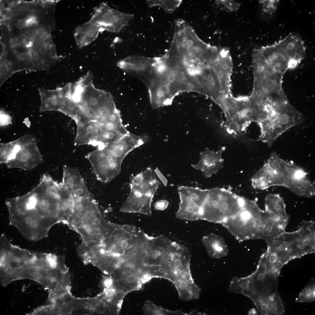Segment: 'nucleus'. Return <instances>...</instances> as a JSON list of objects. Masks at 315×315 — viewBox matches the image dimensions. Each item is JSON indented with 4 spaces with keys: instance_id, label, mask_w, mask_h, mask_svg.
Listing matches in <instances>:
<instances>
[{
    "instance_id": "9d476101",
    "label": "nucleus",
    "mask_w": 315,
    "mask_h": 315,
    "mask_svg": "<svg viewBox=\"0 0 315 315\" xmlns=\"http://www.w3.org/2000/svg\"><path fill=\"white\" fill-rule=\"evenodd\" d=\"M285 177L280 162L270 159L253 176L251 182L255 189L265 190L273 186L284 187Z\"/></svg>"
},
{
    "instance_id": "c756f323",
    "label": "nucleus",
    "mask_w": 315,
    "mask_h": 315,
    "mask_svg": "<svg viewBox=\"0 0 315 315\" xmlns=\"http://www.w3.org/2000/svg\"><path fill=\"white\" fill-rule=\"evenodd\" d=\"M279 1V0H261L260 2L263 11L266 13L271 15L276 10Z\"/></svg>"
},
{
    "instance_id": "4be33fe9",
    "label": "nucleus",
    "mask_w": 315,
    "mask_h": 315,
    "mask_svg": "<svg viewBox=\"0 0 315 315\" xmlns=\"http://www.w3.org/2000/svg\"><path fill=\"white\" fill-rule=\"evenodd\" d=\"M174 284L180 299L188 301L197 300L200 297L201 289L194 282H178Z\"/></svg>"
},
{
    "instance_id": "2eb2a0df",
    "label": "nucleus",
    "mask_w": 315,
    "mask_h": 315,
    "mask_svg": "<svg viewBox=\"0 0 315 315\" xmlns=\"http://www.w3.org/2000/svg\"><path fill=\"white\" fill-rule=\"evenodd\" d=\"M225 149V146L216 151L206 148L200 153V159L196 167L202 170L206 177L210 176L223 167L224 160L221 155Z\"/></svg>"
},
{
    "instance_id": "7ed1b4c3",
    "label": "nucleus",
    "mask_w": 315,
    "mask_h": 315,
    "mask_svg": "<svg viewBox=\"0 0 315 315\" xmlns=\"http://www.w3.org/2000/svg\"><path fill=\"white\" fill-rule=\"evenodd\" d=\"M75 201L74 212L66 224L80 235L82 242L104 243L115 230V225L104 218L92 194Z\"/></svg>"
},
{
    "instance_id": "f257e3e1",
    "label": "nucleus",
    "mask_w": 315,
    "mask_h": 315,
    "mask_svg": "<svg viewBox=\"0 0 315 315\" xmlns=\"http://www.w3.org/2000/svg\"><path fill=\"white\" fill-rule=\"evenodd\" d=\"M10 224L15 227L27 239L37 241L48 236L60 217L36 194L8 201Z\"/></svg>"
},
{
    "instance_id": "a19ab883",
    "label": "nucleus",
    "mask_w": 315,
    "mask_h": 315,
    "mask_svg": "<svg viewBox=\"0 0 315 315\" xmlns=\"http://www.w3.org/2000/svg\"><path fill=\"white\" fill-rule=\"evenodd\" d=\"M156 208L161 209L164 208L165 206V203L163 201H160L157 202L155 205Z\"/></svg>"
},
{
    "instance_id": "9b49d317",
    "label": "nucleus",
    "mask_w": 315,
    "mask_h": 315,
    "mask_svg": "<svg viewBox=\"0 0 315 315\" xmlns=\"http://www.w3.org/2000/svg\"><path fill=\"white\" fill-rule=\"evenodd\" d=\"M97 180L109 182L121 172V169L108 157L104 148H98L86 156Z\"/></svg>"
},
{
    "instance_id": "6e6552de",
    "label": "nucleus",
    "mask_w": 315,
    "mask_h": 315,
    "mask_svg": "<svg viewBox=\"0 0 315 315\" xmlns=\"http://www.w3.org/2000/svg\"><path fill=\"white\" fill-rule=\"evenodd\" d=\"M132 14L123 13L102 2L96 9L90 20L98 24L102 31L119 33L133 18Z\"/></svg>"
},
{
    "instance_id": "e433bc0d",
    "label": "nucleus",
    "mask_w": 315,
    "mask_h": 315,
    "mask_svg": "<svg viewBox=\"0 0 315 315\" xmlns=\"http://www.w3.org/2000/svg\"><path fill=\"white\" fill-rule=\"evenodd\" d=\"M26 20L27 27L31 26L36 22V18L34 16H29Z\"/></svg>"
},
{
    "instance_id": "ddd939ff",
    "label": "nucleus",
    "mask_w": 315,
    "mask_h": 315,
    "mask_svg": "<svg viewBox=\"0 0 315 315\" xmlns=\"http://www.w3.org/2000/svg\"><path fill=\"white\" fill-rule=\"evenodd\" d=\"M61 185L64 191L74 198L85 196L89 193L77 168L64 166L62 183Z\"/></svg>"
},
{
    "instance_id": "5fc2aeb1",
    "label": "nucleus",
    "mask_w": 315,
    "mask_h": 315,
    "mask_svg": "<svg viewBox=\"0 0 315 315\" xmlns=\"http://www.w3.org/2000/svg\"><path fill=\"white\" fill-rule=\"evenodd\" d=\"M32 45L33 43L32 42H29L26 44V46L27 48L30 47L32 46Z\"/></svg>"
},
{
    "instance_id": "5701e85b",
    "label": "nucleus",
    "mask_w": 315,
    "mask_h": 315,
    "mask_svg": "<svg viewBox=\"0 0 315 315\" xmlns=\"http://www.w3.org/2000/svg\"><path fill=\"white\" fill-rule=\"evenodd\" d=\"M289 189L300 196L311 197L315 195L314 185L307 176L293 183Z\"/></svg>"
},
{
    "instance_id": "412c9836",
    "label": "nucleus",
    "mask_w": 315,
    "mask_h": 315,
    "mask_svg": "<svg viewBox=\"0 0 315 315\" xmlns=\"http://www.w3.org/2000/svg\"><path fill=\"white\" fill-rule=\"evenodd\" d=\"M281 162L285 177L284 187L289 189L293 183L307 177L305 171L293 162L281 158Z\"/></svg>"
},
{
    "instance_id": "4c0bfd02",
    "label": "nucleus",
    "mask_w": 315,
    "mask_h": 315,
    "mask_svg": "<svg viewBox=\"0 0 315 315\" xmlns=\"http://www.w3.org/2000/svg\"><path fill=\"white\" fill-rule=\"evenodd\" d=\"M133 269V266L130 264H126L124 265L123 267V271L126 273L130 272Z\"/></svg>"
},
{
    "instance_id": "b1692460",
    "label": "nucleus",
    "mask_w": 315,
    "mask_h": 315,
    "mask_svg": "<svg viewBox=\"0 0 315 315\" xmlns=\"http://www.w3.org/2000/svg\"><path fill=\"white\" fill-rule=\"evenodd\" d=\"M315 300V281L314 278L311 279L307 284L299 293L295 299L298 302H314Z\"/></svg>"
},
{
    "instance_id": "393cba45",
    "label": "nucleus",
    "mask_w": 315,
    "mask_h": 315,
    "mask_svg": "<svg viewBox=\"0 0 315 315\" xmlns=\"http://www.w3.org/2000/svg\"><path fill=\"white\" fill-rule=\"evenodd\" d=\"M145 313L146 314L154 315H188L181 310L172 311L158 306L150 301H147L146 304Z\"/></svg>"
},
{
    "instance_id": "603ef678",
    "label": "nucleus",
    "mask_w": 315,
    "mask_h": 315,
    "mask_svg": "<svg viewBox=\"0 0 315 315\" xmlns=\"http://www.w3.org/2000/svg\"><path fill=\"white\" fill-rule=\"evenodd\" d=\"M21 7L19 5H15L14 7V9L15 11H19L21 9Z\"/></svg>"
},
{
    "instance_id": "a878e982",
    "label": "nucleus",
    "mask_w": 315,
    "mask_h": 315,
    "mask_svg": "<svg viewBox=\"0 0 315 315\" xmlns=\"http://www.w3.org/2000/svg\"><path fill=\"white\" fill-rule=\"evenodd\" d=\"M153 277H160L172 283L173 277L170 267L166 265H150L148 272Z\"/></svg>"
},
{
    "instance_id": "37998d69",
    "label": "nucleus",
    "mask_w": 315,
    "mask_h": 315,
    "mask_svg": "<svg viewBox=\"0 0 315 315\" xmlns=\"http://www.w3.org/2000/svg\"><path fill=\"white\" fill-rule=\"evenodd\" d=\"M120 246L121 248L123 249H126L128 248V243L125 241H122L120 244Z\"/></svg>"
},
{
    "instance_id": "58836bf2",
    "label": "nucleus",
    "mask_w": 315,
    "mask_h": 315,
    "mask_svg": "<svg viewBox=\"0 0 315 315\" xmlns=\"http://www.w3.org/2000/svg\"><path fill=\"white\" fill-rule=\"evenodd\" d=\"M18 26L20 28H22L27 27L26 20H19L18 22Z\"/></svg>"
},
{
    "instance_id": "39448f33",
    "label": "nucleus",
    "mask_w": 315,
    "mask_h": 315,
    "mask_svg": "<svg viewBox=\"0 0 315 315\" xmlns=\"http://www.w3.org/2000/svg\"><path fill=\"white\" fill-rule=\"evenodd\" d=\"M158 184L152 169L149 168L131 176L130 193L120 211L151 216V204Z\"/></svg>"
},
{
    "instance_id": "f8f14e48",
    "label": "nucleus",
    "mask_w": 315,
    "mask_h": 315,
    "mask_svg": "<svg viewBox=\"0 0 315 315\" xmlns=\"http://www.w3.org/2000/svg\"><path fill=\"white\" fill-rule=\"evenodd\" d=\"M191 255L189 249L179 244L169 264L172 274V283L175 282H193L190 269Z\"/></svg>"
},
{
    "instance_id": "72a5a7b5",
    "label": "nucleus",
    "mask_w": 315,
    "mask_h": 315,
    "mask_svg": "<svg viewBox=\"0 0 315 315\" xmlns=\"http://www.w3.org/2000/svg\"><path fill=\"white\" fill-rule=\"evenodd\" d=\"M126 282L129 284L132 285L135 284L137 280L136 276L133 274H129L125 279Z\"/></svg>"
},
{
    "instance_id": "f03ea898",
    "label": "nucleus",
    "mask_w": 315,
    "mask_h": 315,
    "mask_svg": "<svg viewBox=\"0 0 315 315\" xmlns=\"http://www.w3.org/2000/svg\"><path fill=\"white\" fill-rule=\"evenodd\" d=\"M304 119L288 100L268 99L253 104L251 121L258 123L260 129L258 140L269 147L283 133L302 123Z\"/></svg>"
},
{
    "instance_id": "49530a36",
    "label": "nucleus",
    "mask_w": 315,
    "mask_h": 315,
    "mask_svg": "<svg viewBox=\"0 0 315 315\" xmlns=\"http://www.w3.org/2000/svg\"><path fill=\"white\" fill-rule=\"evenodd\" d=\"M40 53L42 55L46 54L47 52V49L45 47H41L39 50Z\"/></svg>"
},
{
    "instance_id": "aec40b11",
    "label": "nucleus",
    "mask_w": 315,
    "mask_h": 315,
    "mask_svg": "<svg viewBox=\"0 0 315 315\" xmlns=\"http://www.w3.org/2000/svg\"><path fill=\"white\" fill-rule=\"evenodd\" d=\"M202 242L206 252L211 257L220 258L227 256L228 249L223 239L216 234L211 233L204 236Z\"/></svg>"
},
{
    "instance_id": "c03bdc74",
    "label": "nucleus",
    "mask_w": 315,
    "mask_h": 315,
    "mask_svg": "<svg viewBox=\"0 0 315 315\" xmlns=\"http://www.w3.org/2000/svg\"><path fill=\"white\" fill-rule=\"evenodd\" d=\"M205 313H202L201 312H198L195 310H193L190 312L188 314V315H206Z\"/></svg>"
},
{
    "instance_id": "a18cd8bd",
    "label": "nucleus",
    "mask_w": 315,
    "mask_h": 315,
    "mask_svg": "<svg viewBox=\"0 0 315 315\" xmlns=\"http://www.w3.org/2000/svg\"><path fill=\"white\" fill-rule=\"evenodd\" d=\"M248 314L249 315H257L258 314V313L256 310L255 309H251L248 312Z\"/></svg>"
},
{
    "instance_id": "4468645a",
    "label": "nucleus",
    "mask_w": 315,
    "mask_h": 315,
    "mask_svg": "<svg viewBox=\"0 0 315 315\" xmlns=\"http://www.w3.org/2000/svg\"><path fill=\"white\" fill-rule=\"evenodd\" d=\"M77 132L74 144L76 146L85 144L98 146V120H79L76 123Z\"/></svg>"
},
{
    "instance_id": "20e7f679",
    "label": "nucleus",
    "mask_w": 315,
    "mask_h": 315,
    "mask_svg": "<svg viewBox=\"0 0 315 315\" xmlns=\"http://www.w3.org/2000/svg\"><path fill=\"white\" fill-rule=\"evenodd\" d=\"M264 211L259 208L256 201L244 197L241 211L220 223L239 242L262 239L264 230Z\"/></svg>"
},
{
    "instance_id": "bb28decb",
    "label": "nucleus",
    "mask_w": 315,
    "mask_h": 315,
    "mask_svg": "<svg viewBox=\"0 0 315 315\" xmlns=\"http://www.w3.org/2000/svg\"><path fill=\"white\" fill-rule=\"evenodd\" d=\"M182 0H147L148 6L151 8L155 6H160L166 12L172 13L180 5Z\"/></svg>"
},
{
    "instance_id": "1a4fd4ad",
    "label": "nucleus",
    "mask_w": 315,
    "mask_h": 315,
    "mask_svg": "<svg viewBox=\"0 0 315 315\" xmlns=\"http://www.w3.org/2000/svg\"><path fill=\"white\" fill-rule=\"evenodd\" d=\"M266 242L267 249L275 253L284 265L291 260L300 257V249L303 244L297 230L285 231L278 237Z\"/></svg>"
},
{
    "instance_id": "6ab92c4d",
    "label": "nucleus",
    "mask_w": 315,
    "mask_h": 315,
    "mask_svg": "<svg viewBox=\"0 0 315 315\" xmlns=\"http://www.w3.org/2000/svg\"><path fill=\"white\" fill-rule=\"evenodd\" d=\"M265 211L276 219L288 222L289 217L286 211L283 198L279 195L269 193L265 199Z\"/></svg>"
},
{
    "instance_id": "c9c22d12",
    "label": "nucleus",
    "mask_w": 315,
    "mask_h": 315,
    "mask_svg": "<svg viewBox=\"0 0 315 315\" xmlns=\"http://www.w3.org/2000/svg\"><path fill=\"white\" fill-rule=\"evenodd\" d=\"M9 117L5 113L1 111L0 112V121L1 124H5L8 120Z\"/></svg>"
},
{
    "instance_id": "79ce46f5",
    "label": "nucleus",
    "mask_w": 315,
    "mask_h": 315,
    "mask_svg": "<svg viewBox=\"0 0 315 315\" xmlns=\"http://www.w3.org/2000/svg\"><path fill=\"white\" fill-rule=\"evenodd\" d=\"M29 154L26 155H22L20 158V160L23 162H27L29 160Z\"/></svg>"
},
{
    "instance_id": "423d86ee",
    "label": "nucleus",
    "mask_w": 315,
    "mask_h": 315,
    "mask_svg": "<svg viewBox=\"0 0 315 315\" xmlns=\"http://www.w3.org/2000/svg\"><path fill=\"white\" fill-rule=\"evenodd\" d=\"M244 197L230 189L216 188L208 194L202 208L200 220L220 223L233 216L242 209Z\"/></svg>"
},
{
    "instance_id": "09e8293b",
    "label": "nucleus",
    "mask_w": 315,
    "mask_h": 315,
    "mask_svg": "<svg viewBox=\"0 0 315 315\" xmlns=\"http://www.w3.org/2000/svg\"><path fill=\"white\" fill-rule=\"evenodd\" d=\"M21 153L22 155H26L28 154L29 152L27 148H23L21 150Z\"/></svg>"
},
{
    "instance_id": "0eeeda50",
    "label": "nucleus",
    "mask_w": 315,
    "mask_h": 315,
    "mask_svg": "<svg viewBox=\"0 0 315 315\" xmlns=\"http://www.w3.org/2000/svg\"><path fill=\"white\" fill-rule=\"evenodd\" d=\"M252 65L253 84L257 89L269 97L284 94L282 81L285 72L256 61H252Z\"/></svg>"
},
{
    "instance_id": "de8ad7c7",
    "label": "nucleus",
    "mask_w": 315,
    "mask_h": 315,
    "mask_svg": "<svg viewBox=\"0 0 315 315\" xmlns=\"http://www.w3.org/2000/svg\"><path fill=\"white\" fill-rule=\"evenodd\" d=\"M20 150V146L18 145H16L14 147L13 150V153H16L19 152Z\"/></svg>"
},
{
    "instance_id": "ea45409f",
    "label": "nucleus",
    "mask_w": 315,
    "mask_h": 315,
    "mask_svg": "<svg viewBox=\"0 0 315 315\" xmlns=\"http://www.w3.org/2000/svg\"><path fill=\"white\" fill-rule=\"evenodd\" d=\"M18 43V40L15 38H12L9 40V43L10 46L12 47H15Z\"/></svg>"
},
{
    "instance_id": "dca6fc26",
    "label": "nucleus",
    "mask_w": 315,
    "mask_h": 315,
    "mask_svg": "<svg viewBox=\"0 0 315 315\" xmlns=\"http://www.w3.org/2000/svg\"><path fill=\"white\" fill-rule=\"evenodd\" d=\"M252 301L261 315H281L285 312L284 304L278 291Z\"/></svg>"
},
{
    "instance_id": "3c124183",
    "label": "nucleus",
    "mask_w": 315,
    "mask_h": 315,
    "mask_svg": "<svg viewBox=\"0 0 315 315\" xmlns=\"http://www.w3.org/2000/svg\"><path fill=\"white\" fill-rule=\"evenodd\" d=\"M137 250L136 249H133L131 251V254L134 256H136L137 254Z\"/></svg>"
},
{
    "instance_id": "473e14b6",
    "label": "nucleus",
    "mask_w": 315,
    "mask_h": 315,
    "mask_svg": "<svg viewBox=\"0 0 315 315\" xmlns=\"http://www.w3.org/2000/svg\"><path fill=\"white\" fill-rule=\"evenodd\" d=\"M125 293L123 290H116L114 298L115 301L118 302L121 301L123 298Z\"/></svg>"
},
{
    "instance_id": "f704fd0d",
    "label": "nucleus",
    "mask_w": 315,
    "mask_h": 315,
    "mask_svg": "<svg viewBox=\"0 0 315 315\" xmlns=\"http://www.w3.org/2000/svg\"><path fill=\"white\" fill-rule=\"evenodd\" d=\"M17 57L18 59L22 61H24L27 60V58H31L30 55H29L28 53L25 52L19 53L17 54Z\"/></svg>"
},
{
    "instance_id": "c85d7f7f",
    "label": "nucleus",
    "mask_w": 315,
    "mask_h": 315,
    "mask_svg": "<svg viewBox=\"0 0 315 315\" xmlns=\"http://www.w3.org/2000/svg\"><path fill=\"white\" fill-rule=\"evenodd\" d=\"M70 91L68 101L60 111L71 117L76 123L78 120V118L75 103L70 98Z\"/></svg>"
},
{
    "instance_id": "cd10ccee",
    "label": "nucleus",
    "mask_w": 315,
    "mask_h": 315,
    "mask_svg": "<svg viewBox=\"0 0 315 315\" xmlns=\"http://www.w3.org/2000/svg\"><path fill=\"white\" fill-rule=\"evenodd\" d=\"M222 127L229 134L236 137L243 135L240 127L235 123L227 120L223 121L221 124Z\"/></svg>"
},
{
    "instance_id": "7c9ffc66",
    "label": "nucleus",
    "mask_w": 315,
    "mask_h": 315,
    "mask_svg": "<svg viewBox=\"0 0 315 315\" xmlns=\"http://www.w3.org/2000/svg\"><path fill=\"white\" fill-rule=\"evenodd\" d=\"M217 2L231 11H236L239 7V3L233 1L219 0L217 1Z\"/></svg>"
},
{
    "instance_id": "8fccbe9b",
    "label": "nucleus",
    "mask_w": 315,
    "mask_h": 315,
    "mask_svg": "<svg viewBox=\"0 0 315 315\" xmlns=\"http://www.w3.org/2000/svg\"><path fill=\"white\" fill-rule=\"evenodd\" d=\"M0 151L1 157L4 156L6 154V150L4 148H1Z\"/></svg>"
},
{
    "instance_id": "864d4df0",
    "label": "nucleus",
    "mask_w": 315,
    "mask_h": 315,
    "mask_svg": "<svg viewBox=\"0 0 315 315\" xmlns=\"http://www.w3.org/2000/svg\"><path fill=\"white\" fill-rule=\"evenodd\" d=\"M131 256L129 254H127L126 255L125 257V260L127 261L131 260Z\"/></svg>"
},
{
    "instance_id": "2f4dec72",
    "label": "nucleus",
    "mask_w": 315,
    "mask_h": 315,
    "mask_svg": "<svg viewBox=\"0 0 315 315\" xmlns=\"http://www.w3.org/2000/svg\"><path fill=\"white\" fill-rule=\"evenodd\" d=\"M114 281L111 277H104L102 284L104 289L107 288L113 285Z\"/></svg>"
},
{
    "instance_id": "a211bd4d",
    "label": "nucleus",
    "mask_w": 315,
    "mask_h": 315,
    "mask_svg": "<svg viewBox=\"0 0 315 315\" xmlns=\"http://www.w3.org/2000/svg\"><path fill=\"white\" fill-rule=\"evenodd\" d=\"M102 31L99 25L90 20L77 27L74 34L77 48L81 49L91 43Z\"/></svg>"
},
{
    "instance_id": "f3484780",
    "label": "nucleus",
    "mask_w": 315,
    "mask_h": 315,
    "mask_svg": "<svg viewBox=\"0 0 315 315\" xmlns=\"http://www.w3.org/2000/svg\"><path fill=\"white\" fill-rule=\"evenodd\" d=\"M38 91L46 109L60 111L68 100L65 86L54 90L40 88Z\"/></svg>"
}]
</instances>
